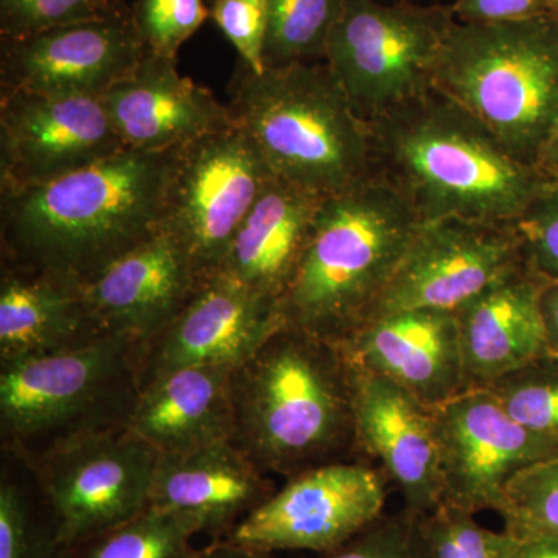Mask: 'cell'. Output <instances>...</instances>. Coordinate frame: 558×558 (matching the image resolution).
I'll list each match as a JSON object with an SVG mask.
<instances>
[{
  "label": "cell",
  "mask_w": 558,
  "mask_h": 558,
  "mask_svg": "<svg viewBox=\"0 0 558 558\" xmlns=\"http://www.w3.org/2000/svg\"><path fill=\"white\" fill-rule=\"evenodd\" d=\"M233 371L186 366L150 380L131 411L128 432L157 454L189 453L233 440Z\"/></svg>",
  "instance_id": "cell-23"
},
{
  "label": "cell",
  "mask_w": 558,
  "mask_h": 558,
  "mask_svg": "<svg viewBox=\"0 0 558 558\" xmlns=\"http://www.w3.org/2000/svg\"><path fill=\"white\" fill-rule=\"evenodd\" d=\"M130 347V341L100 336L76 347L3 362V433L17 438L38 435L75 417L101 395Z\"/></svg>",
  "instance_id": "cell-19"
},
{
  "label": "cell",
  "mask_w": 558,
  "mask_h": 558,
  "mask_svg": "<svg viewBox=\"0 0 558 558\" xmlns=\"http://www.w3.org/2000/svg\"><path fill=\"white\" fill-rule=\"evenodd\" d=\"M542 315L549 352L558 357V284L548 282L543 290Z\"/></svg>",
  "instance_id": "cell-38"
},
{
  "label": "cell",
  "mask_w": 558,
  "mask_h": 558,
  "mask_svg": "<svg viewBox=\"0 0 558 558\" xmlns=\"http://www.w3.org/2000/svg\"><path fill=\"white\" fill-rule=\"evenodd\" d=\"M537 167L546 178L558 180V123L543 149Z\"/></svg>",
  "instance_id": "cell-41"
},
{
  "label": "cell",
  "mask_w": 558,
  "mask_h": 558,
  "mask_svg": "<svg viewBox=\"0 0 558 558\" xmlns=\"http://www.w3.org/2000/svg\"><path fill=\"white\" fill-rule=\"evenodd\" d=\"M123 149L101 98L0 89V191L61 178Z\"/></svg>",
  "instance_id": "cell-13"
},
{
  "label": "cell",
  "mask_w": 558,
  "mask_h": 558,
  "mask_svg": "<svg viewBox=\"0 0 558 558\" xmlns=\"http://www.w3.org/2000/svg\"><path fill=\"white\" fill-rule=\"evenodd\" d=\"M369 124L373 171L410 201L422 223L515 226L550 180L436 87Z\"/></svg>",
  "instance_id": "cell-2"
},
{
  "label": "cell",
  "mask_w": 558,
  "mask_h": 558,
  "mask_svg": "<svg viewBox=\"0 0 558 558\" xmlns=\"http://www.w3.org/2000/svg\"><path fill=\"white\" fill-rule=\"evenodd\" d=\"M189 253L159 231L81 288L101 336L148 344L185 307L201 282Z\"/></svg>",
  "instance_id": "cell-17"
},
{
  "label": "cell",
  "mask_w": 558,
  "mask_h": 558,
  "mask_svg": "<svg viewBox=\"0 0 558 558\" xmlns=\"http://www.w3.org/2000/svg\"><path fill=\"white\" fill-rule=\"evenodd\" d=\"M513 558H558V534L520 539Z\"/></svg>",
  "instance_id": "cell-40"
},
{
  "label": "cell",
  "mask_w": 558,
  "mask_h": 558,
  "mask_svg": "<svg viewBox=\"0 0 558 558\" xmlns=\"http://www.w3.org/2000/svg\"><path fill=\"white\" fill-rule=\"evenodd\" d=\"M197 529L172 513L146 509L137 519L94 539L81 558H193Z\"/></svg>",
  "instance_id": "cell-28"
},
{
  "label": "cell",
  "mask_w": 558,
  "mask_h": 558,
  "mask_svg": "<svg viewBox=\"0 0 558 558\" xmlns=\"http://www.w3.org/2000/svg\"><path fill=\"white\" fill-rule=\"evenodd\" d=\"M529 270L558 284V180H549L515 223Z\"/></svg>",
  "instance_id": "cell-34"
},
{
  "label": "cell",
  "mask_w": 558,
  "mask_h": 558,
  "mask_svg": "<svg viewBox=\"0 0 558 558\" xmlns=\"http://www.w3.org/2000/svg\"><path fill=\"white\" fill-rule=\"evenodd\" d=\"M83 292L49 275L5 264L0 279V357L46 354L100 337Z\"/></svg>",
  "instance_id": "cell-25"
},
{
  "label": "cell",
  "mask_w": 558,
  "mask_h": 558,
  "mask_svg": "<svg viewBox=\"0 0 558 558\" xmlns=\"http://www.w3.org/2000/svg\"><path fill=\"white\" fill-rule=\"evenodd\" d=\"M442 502L476 515L501 512L510 481L558 457V446L524 428L487 388L459 392L433 409Z\"/></svg>",
  "instance_id": "cell-11"
},
{
  "label": "cell",
  "mask_w": 558,
  "mask_h": 558,
  "mask_svg": "<svg viewBox=\"0 0 558 558\" xmlns=\"http://www.w3.org/2000/svg\"><path fill=\"white\" fill-rule=\"evenodd\" d=\"M339 347L351 365L387 377L429 409L464 389L454 312L411 310L379 315Z\"/></svg>",
  "instance_id": "cell-18"
},
{
  "label": "cell",
  "mask_w": 558,
  "mask_h": 558,
  "mask_svg": "<svg viewBox=\"0 0 558 558\" xmlns=\"http://www.w3.org/2000/svg\"><path fill=\"white\" fill-rule=\"evenodd\" d=\"M388 483L381 469L366 461L306 470L274 492L226 539L266 553H329L384 515Z\"/></svg>",
  "instance_id": "cell-10"
},
{
  "label": "cell",
  "mask_w": 558,
  "mask_h": 558,
  "mask_svg": "<svg viewBox=\"0 0 558 558\" xmlns=\"http://www.w3.org/2000/svg\"><path fill=\"white\" fill-rule=\"evenodd\" d=\"M274 494L258 465L233 442L189 453L157 454L148 508L185 519L213 542L233 529Z\"/></svg>",
  "instance_id": "cell-21"
},
{
  "label": "cell",
  "mask_w": 558,
  "mask_h": 558,
  "mask_svg": "<svg viewBox=\"0 0 558 558\" xmlns=\"http://www.w3.org/2000/svg\"><path fill=\"white\" fill-rule=\"evenodd\" d=\"M451 10L464 24H497L553 13L556 7L553 0H457Z\"/></svg>",
  "instance_id": "cell-37"
},
{
  "label": "cell",
  "mask_w": 558,
  "mask_h": 558,
  "mask_svg": "<svg viewBox=\"0 0 558 558\" xmlns=\"http://www.w3.org/2000/svg\"><path fill=\"white\" fill-rule=\"evenodd\" d=\"M208 13L216 27L233 44L242 64L263 72L269 0H209Z\"/></svg>",
  "instance_id": "cell-36"
},
{
  "label": "cell",
  "mask_w": 558,
  "mask_h": 558,
  "mask_svg": "<svg viewBox=\"0 0 558 558\" xmlns=\"http://www.w3.org/2000/svg\"><path fill=\"white\" fill-rule=\"evenodd\" d=\"M230 112L277 178L326 197L373 171L371 124L328 62L255 72L238 62Z\"/></svg>",
  "instance_id": "cell-5"
},
{
  "label": "cell",
  "mask_w": 558,
  "mask_h": 558,
  "mask_svg": "<svg viewBox=\"0 0 558 558\" xmlns=\"http://www.w3.org/2000/svg\"><path fill=\"white\" fill-rule=\"evenodd\" d=\"M435 87L517 159L537 167L558 123L557 11L497 24L454 22Z\"/></svg>",
  "instance_id": "cell-6"
},
{
  "label": "cell",
  "mask_w": 558,
  "mask_h": 558,
  "mask_svg": "<svg viewBox=\"0 0 558 558\" xmlns=\"http://www.w3.org/2000/svg\"><path fill=\"white\" fill-rule=\"evenodd\" d=\"M128 10L124 0H0V38H25Z\"/></svg>",
  "instance_id": "cell-31"
},
{
  "label": "cell",
  "mask_w": 558,
  "mask_h": 558,
  "mask_svg": "<svg viewBox=\"0 0 558 558\" xmlns=\"http://www.w3.org/2000/svg\"><path fill=\"white\" fill-rule=\"evenodd\" d=\"M554 7H556V11H558V0H553Z\"/></svg>",
  "instance_id": "cell-42"
},
{
  "label": "cell",
  "mask_w": 558,
  "mask_h": 558,
  "mask_svg": "<svg viewBox=\"0 0 558 558\" xmlns=\"http://www.w3.org/2000/svg\"><path fill=\"white\" fill-rule=\"evenodd\" d=\"M233 442L260 472L362 461L352 369L339 344L286 325L231 376Z\"/></svg>",
  "instance_id": "cell-3"
},
{
  "label": "cell",
  "mask_w": 558,
  "mask_h": 558,
  "mask_svg": "<svg viewBox=\"0 0 558 558\" xmlns=\"http://www.w3.org/2000/svg\"><path fill=\"white\" fill-rule=\"evenodd\" d=\"M156 461V451L126 428L80 433L51 451L43 487L61 549L94 542L145 512Z\"/></svg>",
  "instance_id": "cell-9"
},
{
  "label": "cell",
  "mask_w": 558,
  "mask_h": 558,
  "mask_svg": "<svg viewBox=\"0 0 558 558\" xmlns=\"http://www.w3.org/2000/svg\"><path fill=\"white\" fill-rule=\"evenodd\" d=\"M421 226L410 201L376 171L326 196L281 300L286 325L347 340L373 315Z\"/></svg>",
  "instance_id": "cell-4"
},
{
  "label": "cell",
  "mask_w": 558,
  "mask_h": 558,
  "mask_svg": "<svg viewBox=\"0 0 558 558\" xmlns=\"http://www.w3.org/2000/svg\"><path fill=\"white\" fill-rule=\"evenodd\" d=\"M274 178L263 154L236 124L179 146L160 231L189 253L202 279L213 277L242 220Z\"/></svg>",
  "instance_id": "cell-8"
},
{
  "label": "cell",
  "mask_w": 558,
  "mask_h": 558,
  "mask_svg": "<svg viewBox=\"0 0 558 558\" xmlns=\"http://www.w3.org/2000/svg\"><path fill=\"white\" fill-rule=\"evenodd\" d=\"M62 550L53 524L43 526L21 488L2 480L0 486V558H53Z\"/></svg>",
  "instance_id": "cell-35"
},
{
  "label": "cell",
  "mask_w": 558,
  "mask_h": 558,
  "mask_svg": "<svg viewBox=\"0 0 558 558\" xmlns=\"http://www.w3.org/2000/svg\"><path fill=\"white\" fill-rule=\"evenodd\" d=\"M284 326L281 301L213 275L201 282L178 317L149 341L153 351L146 384L186 366L240 368Z\"/></svg>",
  "instance_id": "cell-15"
},
{
  "label": "cell",
  "mask_w": 558,
  "mask_h": 558,
  "mask_svg": "<svg viewBox=\"0 0 558 558\" xmlns=\"http://www.w3.org/2000/svg\"><path fill=\"white\" fill-rule=\"evenodd\" d=\"M343 0H269L264 68L325 61Z\"/></svg>",
  "instance_id": "cell-26"
},
{
  "label": "cell",
  "mask_w": 558,
  "mask_h": 558,
  "mask_svg": "<svg viewBox=\"0 0 558 558\" xmlns=\"http://www.w3.org/2000/svg\"><path fill=\"white\" fill-rule=\"evenodd\" d=\"M429 558H513L520 539L509 532L481 526L473 513L439 506L425 515Z\"/></svg>",
  "instance_id": "cell-30"
},
{
  "label": "cell",
  "mask_w": 558,
  "mask_h": 558,
  "mask_svg": "<svg viewBox=\"0 0 558 558\" xmlns=\"http://www.w3.org/2000/svg\"><path fill=\"white\" fill-rule=\"evenodd\" d=\"M451 7L343 0L325 61L363 120L380 119L435 87Z\"/></svg>",
  "instance_id": "cell-7"
},
{
  "label": "cell",
  "mask_w": 558,
  "mask_h": 558,
  "mask_svg": "<svg viewBox=\"0 0 558 558\" xmlns=\"http://www.w3.org/2000/svg\"><path fill=\"white\" fill-rule=\"evenodd\" d=\"M193 558H275L274 553L245 548V546L234 545V543L220 539L213 542L208 548L196 550Z\"/></svg>",
  "instance_id": "cell-39"
},
{
  "label": "cell",
  "mask_w": 558,
  "mask_h": 558,
  "mask_svg": "<svg viewBox=\"0 0 558 558\" xmlns=\"http://www.w3.org/2000/svg\"><path fill=\"white\" fill-rule=\"evenodd\" d=\"M424 519L402 508L381 515L340 548L300 558H429Z\"/></svg>",
  "instance_id": "cell-32"
},
{
  "label": "cell",
  "mask_w": 558,
  "mask_h": 558,
  "mask_svg": "<svg viewBox=\"0 0 558 558\" xmlns=\"http://www.w3.org/2000/svg\"><path fill=\"white\" fill-rule=\"evenodd\" d=\"M499 515L505 531L519 539L558 534V457L510 481Z\"/></svg>",
  "instance_id": "cell-29"
},
{
  "label": "cell",
  "mask_w": 558,
  "mask_h": 558,
  "mask_svg": "<svg viewBox=\"0 0 558 558\" xmlns=\"http://www.w3.org/2000/svg\"><path fill=\"white\" fill-rule=\"evenodd\" d=\"M175 149L126 148L61 178L0 191L3 260L83 288L159 233Z\"/></svg>",
  "instance_id": "cell-1"
},
{
  "label": "cell",
  "mask_w": 558,
  "mask_h": 558,
  "mask_svg": "<svg viewBox=\"0 0 558 558\" xmlns=\"http://www.w3.org/2000/svg\"><path fill=\"white\" fill-rule=\"evenodd\" d=\"M524 266L515 226L424 222L368 319L411 310L457 312Z\"/></svg>",
  "instance_id": "cell-12"
},
{
  "label": "cell",
  "mask_w": 558,
  "mask_h": 558,
  "mask_svg": "<svg viewBox=\"0 0 558 558\" xmlns=\"http://www.w3.org/2000/svg\"><path fill=\"white\" fill-rule=\"evenodd\" d=\"M351 369L360 458L379 461L402 495L403 509L429 515L442 505L433 409L387 377L354 365Z\"/></svg>",
  "instance_id": "cell-16"
},
{
  "label": "cell",
  "mask_w": 558,
  "mask_h": 558,
  "mask_svg": "<svg viewBox=\"0 0 558 558\" xmlns=\"http://www.w3.org/2000/svg\"><path fill=\"white\" fill-rule=\"evenodd\" d=\"M487 389L513 421L558 446L557 355L534 359Z\"/></svg>",
  "instance_id": "cell-27"
},
{
  "label": "cell",
  "mask_w": 558,
  "mask_h": 558,
  "mask_svg": "<svg viewBox=\"0 0 558 558\" xmlns=\"http://www.w3.org/2000/svg\"><path fill=\"white\" fill-rule=\"evenodd\" d=\"M323 199L275 175L242 220L216 274L281 301Z\"/></svg>",
  "instance_id": "cell-24"
},
{
  "label": "cell",
  "mask_w": 558,
  "mask_h": 558,
  "mask_svg": "<svg viewBox=\"0 0 558 558\" xmlns=\"http://www.w3.org/2000/svg\"><path fill=\"white\" fill-rule=\"evenodd\" d=\"M131 10L146 49L175 61L180 47L209 17L202 0H135Z\"/></svg>",
  "instance_id": "cell-33"
},
{
  "label": "cell",
  "mask_w": 558,
  "mask_h": 558,
  "mask_svg": "<svg viewBox=\"0 0 558 558\" xmlns=\"http://www.w3.org/2000/svg\"><path fill=\"white\" fill-rule=\"evenodd\" d=\"M557 13H558V11H557Z\"/></svg>",
  "instance_id": "cell-43"
},
{
  "label": "cell",
  "mask_w": 558,
  "mask_h": 558,
  "mask_svg": "<svg viewBox=\"0 0 558 558\" xmlns=\"http://www.w3.org/2000/svg\"><path fill=\"white\" fill-rule=\"evenodd\" d=\"M101 101L124 146L148 153L175 149L236 124L229 106L180 75L178 61L149 50Z\"/></svg>",
  "instance_id": "cell-20"
},
{
  "label": "cell",
  "mask_w": 558,
  "mask_h": 558,
  "mask_svg": "<svg viewBox=\"0 0 558 558\" xmlns=\"http://www.w3.org/2000/svg\"><path fill=\"white\" fill-rule=\"evenodd\" d=\"M146 49L132 10L0 44V89L101 98Z\"/></svg>",
  "instance_id": "cell-14"
},
{
  "label": "cell",
  "mask_w": 558,
  "mask_h": 558,
  "mask_svg": "<svg viewBox=\"0 0 558 558\" xmlns=\"http://www.w3.org/2000/svg\"><path fill=\"white\" fill-rule=\"evenodd\" d=\"M548 282L526 266L454 312L464 389L490 387L499 377L548 354L542 295Z\"/></svg>",
  "instance_id": "cell-22"
}]
</instances>
